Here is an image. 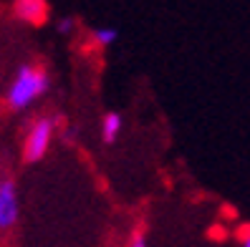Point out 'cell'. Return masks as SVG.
I'll use <instances>...</instances> for the list:
<instances>
[{"mask_svg": "<svg viewBox=\"0 0 250 247\" xmlns=\"http://www.w3.org/2000/svg\"><path fill=\"white\" fill-rule=\"evenodd\" d=\"M51 89V76L48 71L38 63H23L18 68L16 78L10 81L5 104L10 111H23L28 106H33L38 98H43Z\"/></svg>", "mask_w": 250, "mask_h": 247, "instance_id": "obj_1", "label": "cell"}, {"mask_svg": "<svg viewBox=\"0 0 250 247\" xmlns=\"http://www.w3.org/2000/svg\"><path fill=\"white\" fill-rule=\"evenodd\" d=\"M56 129H58L56 116H38L31 124V129H28V134L23 139V159L28 164H36L48 154L53 136H56Z\"/></svg>", "mask_w": 250, "mask_h": 247, "instance_id": "obj_2", "label": "cell"}, {"mask_svg": "<svg viewBox=\"0 0 250 247\" xmlns=\"http://www.w3.org/2000/svg\"><path fill=\"white\" fill-rule=\"evenodd\" d=\"M21 217V199H18V187L13 179L0 182V232H8L18 225Z\"/></svg>", "mask_w": 250, "mask_h": 247, "instance_id": "obj_3", "label": "cell"}, {"mask_svg": "<svg viewBox=\"0 0 250 247\" xmlns=\"http://www.w3.org/2000/svg\"><path fill=\"white\" fill-rule=\"evenodd\" d=\"M13 13L28 25H43L48 20V3L46 0H13Z\"/></svg>", "mask_w": 250, "mask_h": 247, "instance_id": "obj_4", "label": "cell"}, {"mask_svg": "<svg viewBox=\"0 0 250 247\" xmlns=\"http://www.w3.org/2000/svg\"><path fill=\"white\" fill-rule=\"evenodd\" d=\"M122 129H124V119L119 111H106L101 116V141L104 144H114L119 139Z\"/></svg>", "mask_w": 250, "mask_h": 247, "instance_id": "obj_5", "label": "cell"}, {"mask_svg": "<svg viewBox=\"0 0 250 247\" xmlns=\"http://www.w3.org/2000/svg\"><path fill=\"white\" fill-rule=\"evenodd\" d=\"M94 43H96V48H111L116 38H119V33H116V28H94V33H91Z\"/></svg>", "mask_w": 250, "mask_h": 247, "instance_id": "obj_6", "label": "cell"}, {"mask_svg": "<svg viewBox=\"0 0 250 247\" xmlns=\"http://www.w3.org/2000/svg\"><path fill=\"white\" fill-rule=\"evenodd\" d=\"M232 235H235V240H238L240 245L250 237V222H243V225H238V227H235V232H232Z\"/></svg>", "mask_w": 250, "mask_h": 247, "instance_id": "obj_7", "label": "cell"}, {"mask_svg": "<svg viewBox=\"0 0 250 247\" xmlns=\"http://www.w3.org/2000/svg\"><path fill=\"white\" fill-rule=\"evenodd\" d=\"M58 33H63V36H68V33H73V28H76V20L73 18H63V20H58Z\"/></svg>", "mask_w": 250, "mask_h": 247, "instance_id": "obj_8", "label": "cell"}, {"mask_svg": "<svg viewBox=\"0 0 250 247\" xmlns=\"http://www.w3.org/2000/svg\"><path fill=\"white\" fill-rule=\"evenodd\" d=\"M126 247H149V242H146V235H144V232H134Z\"/></svg>", "mask_w": 250, "mask_h": 247, "instance_id": "obj_9", "label": "cell"}, {"mask_svg": "<svg viewBox=\"0 0 250 247\" xmlns=\"http://www.w3.org/2000/svg\"><path fill=\"white\" fill-rule=\"evenodd\" d=\"M210 237H212V240H225V237H228V229L220 227V225H215V227L210 229Z\"/></svg>", "mask_w": 250, "mask_h": 247, "instance_id": "obj_10", "label": "cell"}, {"mask_svg": "<svg viewBox=\"0 0 250 247\" xmlns=\"http://www.w3.org/2000/svg\"><path fill=\"white\" fill-rule=\"evenodd\" d=\"M223 217H228V220H235V217H238V212H235L230 205H225V207H223Z\"/></svg>", "mask_w": 250, "mask_h": 247, "instance_id": "obj_11", "label": "cell"}, {"mask_svg": "<svg viewBox=\"0 0 250 247\" xmlns=\"http://www.w3.org/2000/svg\"><path fill=\"white\" fill-rule=\"evenodd\" d=\"M243 247H250V237H248V240H245V242H243Z\"/></svg>", "mask_w": 250, "mask_h": 247, "instance_id": "obj_12", "label": "cell"}]
</instances>
